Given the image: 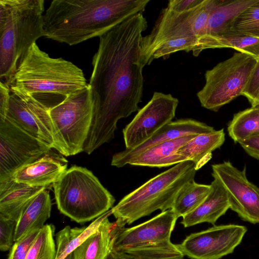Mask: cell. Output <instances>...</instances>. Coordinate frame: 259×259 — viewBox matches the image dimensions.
Returning a JSON list of instances; mask_svg holds the SVG:
<instances>
[{
	"instance_id": "6da1fadb",
	"label": "cell",
	"mask_w": 259,
	"mask_h": 259,
	"mask_svg": "<svg viewBox=\"0 0 259 259\" xmlns=\"http://www.w3.org/2000/svg\"><path fill=\"white\" fill-rule=\"evenodd\" d=\"M147 27L146 19L140 13L99 37L89 83L93 114L83 147L88 154L114 138L119 119L140 109L144 67L141 44Z\"/></svg>"
},
{
	"instance_id": "7a4b0ae2",
	"label": "cell",
	"mask_w": 259,
	"mask_h": 259,
	"mask_svg": "<svg viewBox=\"0 0 259 259\" xmlns=\"http://www.w3.org/2000/svg\"><path fill=\"white\" fill-rule=\"evenodd\" d=\"M150 0H53L44 14L45 37L69 46L100 37L144 11Z\"/></svg>"
},
{
	"instance_id": "3957f363",
	"label": "cell",
	"mask_w": 259,
	"mask_h": 259,
	"mask_svg": "<svg viewBox=\"0 0 259 259\" xmlns=\"http://www.w3.org/2000/svg\"><path fill=\"white\" fill-rule=\"evenodd\" d=\"M82 70L70 61L51 57L36 43L30 48L10 84L49 110L88 85Z\"/></svg>"
},
{
	"instance_id": "277c9868",
	"label": "cell",
	"mask_w": 259,
	"mask_h": 259,
	"mask_svg": "<svg viewBox=\"0 0 259 259\" xmlns=\"http://www.w3.org/2000/svg\"><path fill=\"white\" fill-rule=\"evenodd\" d=\"M44 0H0V79L9 87L32 45L42 36Z\"/></svg>"
},
{
	"instance_id": "5b68a950",
	"label": "cell",
	"mask_w": 259,
	"mask_h": 259,
	"mask_svg": "<svg viewBox=\"0 0 259 259\" xmlns=\"http://www.w3.org/2000/svg\"><path fill=\"white\" fill-rule=\"evenodd\" d=\"M196 171L194 163L187 160L150 179L111 208L116 222L124 227L157 210L171 209L179 191L194 180Z\"/></svg>"
},
{
	"instance_id": "8992f818",
	"label": "cell",
	"mask_w": 259,
	"mask_h": 259,
	"mask_svg": "<svg viewBox=\"0 0 259 259\" xmlns=\"http://www.w3.org/2000/svg\"><path fill=\"white\" fill-rule=\"evenodd\" d=\"M53 186L59 211L78 223L98 218L115 201L93 173L81 166L66 169Z\"/></svg>"
},
{
	"instance_id": "52a82bcc",
	"label": "cell",
	"mask_w": 259,
	"mask_h": 259,
	"mask_svg": "<svg viewBox=\"0 0 259 259\" xmlns=\"http://www.w3.org/2000/svg\"><path fill=\"white\" fill-rule=\"evenodd\" d=\"M203 2L186 12H175L167 7L161 10L150 33L142 39L141 60L144 66L155 59H167L181 51L199 56L202 35L196 18Z\"/></svg>"
},
{
	"instance_id": "ba28073f",
	"label": "cell",
	"mask_w": 259,
	"mask_h": 259,
	"mask_svg": "<svg viewBox=\"0 0 259 259\" xmlns=\"http://www.w3.org/2000/svg\"><path fill=\"white\" fill-rule=\"evenodd\" d=\"M49 113L55 133L56 150L66 156L83 151L93 114L89 84L49 110Z\"/></svg>"
},
{
	"instance_id": "9c48e42d",
	"label": "cell",
	"mask_w": 259,
	"mask_h": 259,
	"mask_svg": "<svg viewBox=\"0 0 259 259\" xmlns=\"http://www.w3.org/2000/svg\"><path fill=\"white\" fill-rule=\"evenodd\" d=\"M257 60L241 52L217 64L205 73V83L197 93L201 105L218 111L223 106L242 95Z\"/></svg>"
},
{
	"instance_id": "30bf717a",
	"label": "cell",
	"mask_w": 259,
	"mask_h": 259,
	"mask_svg": "<svg viewBox=\"0 0 259 259\" xmlns=\"http://www.w3.org/2000/svg\"><path fill=\"white\" fill-rule=\"evenodd\" d=\"M49 146L8 119L0 120V182L19 168L49 153Z\"/></svg>"
},
{
	"instance_id": "8fae6325",
	"label": "cell",
	"mask_w": 259,
	"mask_h": 259,
	"mask_svg": "<svg viewBox=\"0 0 259 259\" xmlns=\"http://www.w3.org/2000/svg\"><path fill=\"white\" fill-rule=\"evenodd\" d=\"M213 178L218 179L225 189L230 209L243 221L259 223V187L250 182L242 170L235 167L229 161L211 165Z\"/></svg>"
},
{
	"instance_id": "7c38bea8",
	"label": "cell",
	"mask_w": 259,
	"mask_h": 259,
	"mask_svg": "<svg viewBox=\"0 0 259 259\" xmlns=\"http://www.w3.org/2000/svg\"><path fill=\"white\" fill-rule=\"evenodd\" d=\"M247 230L236 224L214 226L191 234L176 245L184 256L191 259H220L234 251Z\"/></svg>"
},
{
	"instance_id": "4fadbf2b",
	"label": "cell",
	"mask_w": 259,
	"mask_h": 259,
	"mask_svg": "<svg viewBox=\"0 0 259 259\" xmlns=\"http://www.w3.org/2000/svg\"><path fill=\"white\" fill-rule=\"evenodd\" d=\"M179 104L171 94L154 92L122 131L125 149H133L150 138L175 117Z\"/></svg>"
},
{
	"instance_id": "5bb4252c",
	"label": "cell",
	"mask_w": 259,
	"mask_h": 259,
	"mask_svg": "<svg viewBox=\"0 0 259 259\" xmlns=\"http://www.w3.org/2000/svg\"><path fill=\"white\" fill-rule=\"evenodd\" d=\"M10 91L6 118L31 136L56 149L49 110L29 95Z\"/></svg>"
},
{
	"instance_id": "9a60e30c",
	"label": "cell",
	"mask_w": 259,
	"mask_h": 259,
	"mask_svg": "<svg viewBox=\"0 0 259 259\" xmlns=\"http://www.w3.org/2000/svg\"><path fill=\"white\" fill-rule=\"evenodd\" d=\"M178 219L169 209L129 228L120 226L115 222L112 250H125L169 241Z\"/></svg>"
},
{
	"instance_id": "2e32d148",
	"label": "cell",
	"mask_w": 259,
	"mask_h": 259,
	"mask_svg": "<svg viewBox=\"0 0 259 259\" xmlns=\"http://www.w3.org/2000/svg\"><path fill=\"white\" fill-rule=\"evenodd\" d=\"M214 130L212 126L192 119L171 121L138 146L133 149H125L114 154L111 165L122 167L128 164L132 158L157 144L184 136L208 133Z\"/></svg>"
},
{
	"instance_id": "e0dca14e",
	"label": "cell",
	"mask_w": 259,
	"mask_h": 259,
	"mask_svg": "<svg viewBox=\"0 0 259 259\" xmlns=\"http://www.w3.org/2000/svg\"><path fill=\"white\" fill-rule=\"evenodd\" d=\"M66 168V163L48 153L19 168L10 179L30 186L46 188L57 182Z\"/></svg>"
},
{
	"instance_id": "ac0fdd59",
	"label": "cell",
	"mask_w": 259,
	"mask_h": 259,
	"mask_svg": "<svg viewBox=\"0 0 259 259\" xmlns=\"http://www.w3.org/2000/svg\"><path fill=\"white\" fill-rule=\"evenodd\" d=\"M210 185V192L204 200L194 210L183 217L181 224L184 227L203 223L214 225L230 209L227 193L221 182L213 178Z\"/></svg>"
},
{
	"instance_id": "d6986e66",
	"label": "cell",
	"mask_w": 259,
	"mask_h": 259,
	"mask_svg": "<svg viewBox=\"0 0 259 259\" xmlns=\"http://www.w3.org/2000/svg\"><path fill=\"white\" fill-rule=\"evenodd\" d=\"M45 189L11 179L0 182V214L17 222L31 201Z\"/></svg>"
},
{
	"instance_id": "ffe728a7",
	"label": "cell",
	"mask_w": 259,
	"mask_h": 259,
	"mask_svg": "<svg viewBox=\"0 0 259 259\" xmlns=\"http://www.w3.org/2000/svg\"><path fill=\"white\" fill-rule=\"evenodd\" d=\"M195 136H184L157 144L132 158L128 164L161 168L187 161L177 152Z\"/></svg>"
},
{
	"instance_id": "44dd1931",
	"label": "cell",
	"mask_w": 259,
	"mask_h": 259,
	"mask_svg": "<svg viewBox=\"0 0 259 259\" xmlns=\"http://www.w3.org/2000/svg\"><path fill=\"white\" fill-rule=\"evenodd\" d=\"M258 2L259 0H216L209 16L205 36H219L232 31L237 17Z\"/></svg>"
},
{
	"instance_id": "7402d4cb",
	"label": "cell",
	"mask_w": 259,
	"mask_h": 259,
	"mask_svg": "<svg viewBox=\"0 0 259 259\" xmlns=\"http://www.w3.org/2000/svg\"><path fill=\"white\" fill-rule=\"evenodd\" d=\"M106 216L99 227L72 252L73 259H106L112 250L116 224Z\"/></svg>"
},
{
	"instance_id": "603a6c76",
	"label": "cell",
	"mask_w": 259,
	"mask_h": 259,
	"mask_svg": "<svg viewBox=\"0 0 259 259\" xmlns=\"http://www.w3.org/2000/svg\"><path fill=\"white\" fill-rule=\"evenodd\" d=\"M225 140L223 128L195 136L182 146L177 154L192 161L197 170L212 157V152L219 148Z\"/></svg>"
},
{
	"instance_id": "cb8c5ba5",
	"label": "cell",
	"mask_w": 259,
	"mask_h": 259,
	"mask_svg": "<svg viewBox=\"0 0 259 259\" xmlns=\"http://www.w3.org/2000/svg\"><path fill=\"white\" fill-rule=\"evenodd\" d=\"M51 208L49 192L45 189L31 201L17 222L14 241L19 240L33 231L40 230L50 217Z\"/></svg>"
},
{
	"instance_id": "d4e9b609",
	"label": "cell",
	"mask_w": 259,
	"mask_h": 259,
	"mask_svg": "<svg viewBox=\"0 0 259 259\" xmlns=\"http://www.w3.org/2000/svg\"><path fill=\"white\" fill-rule=\"evenodd\" d=\"M229 48L259 59V38L235 31L215 36H205L200 42V50Z\"/></svg>"
},
{
	"instance_id": "484cf974",
	"label": "cell",
	"mask_w": 259,
	"mask_h": 259,
	"mask_svg": "<svg viewBox=\"0 0 259 259\" xmlns=\"http://www.w3.org/2000/svg\"><path fill=\"white\" fill-rule=\"evenodd\" d=\"M211 189L210 185L199 184L192 180L179 191L171 208L178 218L190 213L204 200Z\"/></svg>"
},
{
	"instance_id": "4316f807",
	"label": "cell",
	"mask_w": 259,
	"mask_h": 259,
	"mask_svg": "<svg viewBox=\"0 0 259 259\" xmlns=\"http://www.w3.org/2000/svg\"><path fill=\"white\" fill-rule=\"evenodd\" d=\"M229 136L235 143L259 135V111L251 107L234 115L228 124Z\"/></svg>"
},
{
	"instance_id": "83f0119b",
	"label": "cell",
	"mask_w": 259,
	"mask_h": 259,
	"mask_svg": "<svg viewBox=\"0 0 259 259\" xmlns=\"http://www.w3.org/2000/svg\"><path fill=\"white\" fill-rule=\"evenodd\" d=\"M54 232L53 225H45L39 231L26 259H55Z\"/></svg>"
},
{
	"instance_id": "f1b7e54d",
	"label": "cell",
	"mask_w": 259,
	"mask_h": 259,
	"mask_svg": "<svg viewBox=\"0 0 259 259\" xmlns=\"http://www.w3.org/2000/svg\"><path fill=\"white\" fill-rule=\"evenodd\" d=\"M232 31L259 38V2L247 8L235 20Z\"/></svg>"
},
{
	"instance_id": "f546056e",
	"label": "cell",
	"mask_w": 259,
	"mask_h": 259,
	"mask_svg": "<svg viewBox=\"0 0 259 259\" xmlns=\"http://www.w3.org/2000/svg\"><path fill=\"white\" fill-rule=\"evenodd\" d=\"M17 222L0 214V249L10 250L13 245Z\"/></svg>"
},
{
	"instance_id": "4dcf8cb0",
	"label": "cell",
	"mask_w": 259,
	"mask_h": 259,
	"mask_svg": "<svg viewBox=\"0 0 259 259\" xmlns=\"http://www.w3.org/2000/svg\"><path fill=\"white\" fill-rule=\"evenodd\" d=\"M39 230L33 231L15 241L7 259H26Z\"/></svg>"
},
{
	"instance_id": "1f68e13d",
	"label": "cell",
	"mask_w": 259,
	"mask_h": 259,
	"mask_svg": "<svg viewBox=\"0 0 259 259\" xmlns=\"http://www.w3.org/2000/svg\"><path fill=\"white\" fill-rule=\"evenodd\" d=\"M242 95L245 96L254 107L259 98V59L250 76Z\"/></svg>"
},
{
	"instance_id": "d6a6232c",
	"label": "cell",
	"mask_w": 259,
	"mask_h": 259,
	"mask_svg": "<svg viewBox=\"0 0 259 259\" xmlns=\"http://www.w3.org/2000/svg\"><path fill=\"white\" fill-rule=\"evenodd\" d=\"M106 259H160L152 254H148L137 250H113L108 255ZM182 259H185L184 258Z\"/></svg>"
},
{
	"instance_id": "836d02e7",
	"label": "cell",
	"mask_w": 259,
	"mask_h": 259,
	"mask_svg": "<svg viewBox=\"0 0 259 259\" xmlns=\"http://www.w3.org/2000/svg\"><path fill=\"white\" fill-rule=\"evenodd\" d=\"M203 0H170L167 7L171 10L183 13L192 10L199 6Z\"/></svg>"
},
{
	"instance_id": "e575fe53",
	"label": "cell",
	"mask_w": 259,
	"mask_h": 259,
	"mask_svg": "<svg viewBox=\"0 0 259 259\" xmlns=\"http://www.w3.org/2000/svg\"><path fill=\"white\" fill-rule=\"evenodd\" d=\"M238 143L249 156L259 160V135L250 137Z\"/></svg>"
},
{
	"instance_id": "d590c367",
	"label": "cell",
	"mask_w": 259,
	"mask_h": 259,
	"mask_svg": "<svg viewBox=\"0 0 259 259\" xmlns=\"http://www.w3.org/2000/svg\"><path fill=\"white\" fill-rule=\"evenodd\" d=\"M10 95V87L0 81V120H4L6 118Z\"/></svg>"
},
{
	"instance_id": "8d00e7d4",
	"label": "cell",
	"mask_w": 259,
	"mask_h": 259,
	"mask_svg": "<svg viewBox=\"0 0 259 259\" xmlns=\"http://www.w3.org/2000/svg\"><path fill=\"white\" fill-rule=\"evenodd\" d=\"M64 259H73V253L72 252L68 254L66 257Z\"/></svg>"
},
{
	"instance_id": "74e56055",
	"label": "cell",
	"mask_w": 259,
	"mask_h": 259,
	"mask_svg": "<svg viewBox=\"0 0 259 259\" xmlns=\"http://www.w3.org/2000/svg\"><path fill=\"white\" fill-rule=\"evenodd\" d=\"M258 106H259V98H258L257 101L256 102V104L254 107H256Z\"/></svg>"
},
{
	"instance_id": "f35d334b",
	"label": "cell",
	"mask_w": 259,
	"mask_h": 259,
	"mask_svg": "<svg viewBox=\"0 0 259 259\" xmlns=\"http://www.w3.org/2000/svg\"><path fill=\"white\" fill-rule=\"evenodd\" d=\"M255 108H256L257 109V110H258V111H259V106H258L256 107Z\"/></svg>"
}]
</instances>
